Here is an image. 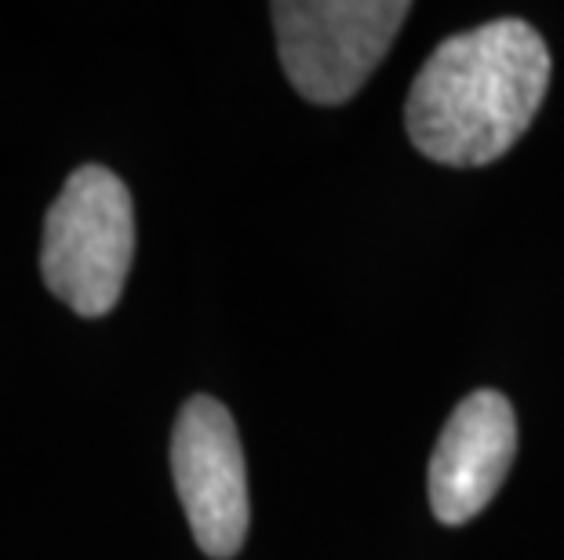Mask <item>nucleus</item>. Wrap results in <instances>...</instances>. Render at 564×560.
<instances>
[{
  "instance_id": "1",
  "label": "nucleus",
  "mask_w": 564,
  "mask_h": 560,
  "mask_svg": "<svg viewBox=\"0 0 564 560\" xmlns=\"http://www.w3.org/2000/svg\"><path fill=\"white\" fill-rule=\"evenodd\" d=\"M550 88V52L524 19H496L441 41L412 80L404 124L423 157L485 168L507 157Z\"/></svg>"
},
{
  "instance_id": "2",
  "label": "nucleus",
  "mask_w": 564,
  "mask_h": 560,
  "mask_svg": "<svg viewBox=\"0 0 564 560\" xmlns=\"http://www.w3.org/2000/svg\"><path fill=\"white\" fill-rule=\"evenodd\" d=\"M135 259V208L128 186L102 164H84L47 208L41 273L47 292L77 317H106L121 303Z\"/></svg>"
},
{
  "instance_id": "3",
  "label": "nucleus",
  "mask_w": 564,
  "mask_h": 560,
  "mask_svg": "<svg viewBox=\"0 0 564 560\" xmlns=\"http://www.w3.org/2000/svg\"><path fill=\"white\" fill-rule=\"evenodd\" d=\"M292 88L317 106H343L368 85L412 15L404 0H281L270 8Z\"/></svg>"
},
{
  "instance_id": "4",
  "label": "nucleus",
  "mask_w": 564,
  "mask_h": 560,
  "mask_svg": "<svg viewBox=\"0 0 564 560\" xmlns=\"http://www.w3.org/2000/svg\"><path fill=\"white\" fill-rule=\"evenodd\" d=\"M172 473L189 531L212 560H230L248 535V470L234 415L215 397H189L175 419Z\"/></svg>"
},
{
  "instance_id": "5",
  "label": "nucleus",
  "mask_w": 564,
  "mask_h": 560,
  "mask_svg": "<svg viewBox=\"0 0 564 560\" xmlns=\"http://www.w3.org/2000/svg\"><path fill=\"white\" fill-rule=\"evenodd\" d=\"M518 451L510 400L496 389L470 393L448 415L430 455V506L444 524H466L496 498Z\"/></svg>"
}]
</instances>
